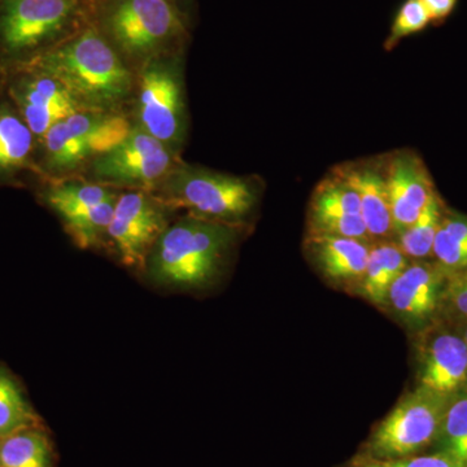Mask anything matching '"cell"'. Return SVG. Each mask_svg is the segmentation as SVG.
Instances as JSON below:
<instances>
[{"mask_svg":"<svg viewBox=\"0 0 467 467\" xmlns=\"http://www.w3.org/2000/svg\"><path fill=\"white\" fill-rule=\"evenodd\" d=\"M32 64L57 77L85 110L121 112L134 92L130 66L94 23Z\"/></svg>","mask_w":467,"mask_h":467,"instance_id":"cell-1","label":"cell"},{"mask_svg":"<svg viewBox=\"0 0 467 467\" xmlns=\"http://www.w3.org/2000/svg\"><path fill=\"white\" fill-rule=\"evenodd\" d=\"M95 0H0V77L94 23Z\"/></svg>","mask_w":467,"mask_h":467,"instance_id":"cell-2","label":"cell"},{"mask_svg":"<svg viewBox=\"0 0 467 467\" xmlns=\"http://www.w3.org/2000/svg\"><path fill=\"white\" fill-rule=\"evenodd\" d=\"M192 24L174 0H95L94 26L130 67L184 51Z\"/></svg>","mask_w":467,"mask_h":467,"instance_id":"cell-3","label":"cell"},{"mask_svg":"<svg viewBox=\"0 0 467 467\" xmlns=\"http://www.w3.org/2000/svg\"><path fill=\"white\" fill-rule=\"evenodd\" d=\"M235 226L187 216L168 226L146 261L150 281L174 288L213 281L235 242Z\"/></svg>","mask_w":467,"mask_h":467,"instance_id":"cell-4","label":"cell"},{"mask_svg":"<svg viewBox=\"0 0 467 467\" xmlns=\"http://www.w3.org/2000/svg\"><path fill=\"white\" fill-rule=\"evenodd\" d=\"M165 209H186L189 216L235 225L257 202V187L248 178L218 173L178 162L150 192Z\"/></svg>","mask_w":467,"mask_h":467,"instance_id":"cell-5","label":"cell"},{"mask_svg":"<svg viewBox=\"0 0 467 467\" xmlns=\"http://www.w3.org/2000/svg\"><path fill=\"white\" fill-rule=\"evenodd\" d=\"M131 124L122 112L79 110L52 126L36 147L41 181L72 178L101 153L121 142Z\"/></svg>","mask_w":467,"mask_h":467,"instance_id":"cell-6","label":"cell"},{"mask_svg":"<svg viewBox=\"0 0 467 467\" xmlns=\"http://www.w3.org/2000/svg\"><path fill=\"white\" fill-rule=\"evenodd\" d=\"M138 69L135 124L177 153L187 124L183 51L150 58Z\"/></svg>","mask_w":467,"mask_h":467,"instance_id":"cell-7","label":"cell"},{"mask_svg":"<svg viewBox=\"0 0 467 467\" xmlns=\"http://www.w3.org/2000/svg\"><path fill=\"white\" fill-rule=\"evenodd\" d=\"M450 399L420 386L402 396L368 438L365 459H401L434 445Z\"/></svg>","mask_w":467,"mask_h":467,"instance_id":"cell-8","label":"cell"},{"mask_svg":"<svg viewBox=\"0 0 467 467\" xmlns=\"http://www.w3.org/2000/svg\"><path fill=\"white\" fill-rule=\"evenodd\" d=\"M177 153L137 124L121 142L101 153L88 168V181L107 187L152 192L178 164Z\"/></svg>","mask_w":467,"mask_h":467,"instance_id":"cell-9","label":"cell"},{"mask_svg":"<svg viewBox=\"0 0 467 467\" xmlns=\"http://www.w3.org/2000/svg\"><path fill=\"white\" fill-rule=\"evenodd\" d=\"M38 196L63 221L81 248L94 247L109 235L119 193L88 180L42 181Z\"/></svg>","mask_w":467,"mask_h":467,"instance_id":"cell-10","label":"cell"},{"mask_svg":"<svg viewBox=\"0 0 467 467\" xmlns=\"http://www.w3.org/2000/svg\"><path fill=\"white\" fill-rule=\"evenodd\" d=\"M0 88L29 126L36 142L61 119L85 110L57 77L34 64L0 77Z\"/></svg>","mask_w":467,"mask_h":467,"instance_id":"cell-11","label":"cell"},{"mask_svg":"<svg viewBox=\"0 0 467 467\" xmlns=\"http://www.w3.org/2000/svg\"><path fill=\"white\" fill-rule=\"evenodd\" d=\"M167 209L144 190L121 193L109 229V238L128 266L146 265L147 257L167 229Z\"/></svg>","mask_w":467,"mask_h":467,"instance_id":"cell-12","label":"cell"},{"mask_svg":"<svg viewBox=\"0 0 467 467\" xmlns=\"http://www.w3.org/2000/svg\"><path fill=\"white\" fill-rule=\"evenodd\" d=\"M450 275L436 261H411L389 288L386 310L409 327L423 330L441 315Z\"/></svg>","mask_w":467,"mask_h":467,"instance_id":"cell-13","label":"cell"},{"mask_svg":"<svg viewBox=\"0 0 467 467\" xmlns=\"http://www.w3.org/2000/svg\"><path fill=\"white\" fill-rule=\"evenodd\" d=\"M418 342V384L451 395L467 382V344L450 324L434 322L420 330Z\"/></svg>","mask_w":467,"mask_h":467,"instance_id":"cell-14","label":"cell"},{"mask_svg":"<svg viewBox=\"0 0 467 467\" xmlns=\"http://www.w3.org/2000/svg\"><path fill=\"white\" fill-rule=\"evenodd\" d=\"M383 162L396 238L417 220L436 190L425 162L417 153L398 150Z\"/></svg>","mask_w":467,"mask_h":467,"instance_id":"cell-15","label":"cell"},{"mask_svg":"<svg viewBox=\"0 0 467 467\" xmlns=\"http://www.w3.org/2000/svg\"><path fill=\"white\" fill-rule=\"evenodd\" d=\"M371 244L346 236L308 234L304 248L326 281L355 292L367 269Z\"/></svg>","mask_w":467,"mask_h":467,"instance_id":"cell-16","label":"cell"},{"mask_svg":"<svg viewBox=\"0 0 467 467\" xmlns=\"http://www.w3.org/2000/svg\"><path fill=\"white\" fill-rule=\"evenodd\" d=\"M358 193L361 216L371 242L393 241L391 211L387 192L384 162H352L334 169Z\"/></svg>","mask_w":467,"mask_h":467,"instance_id":"cell-17","label":"cell"},{"mask_svg":"<svg viewBox=\"0 0 467 467\" xmlns=\"http://www.w3.org/2000/svg\"><path fill=\"white\" fill-rule=\"evenodd\" d=\"M33 131L0 88V187L20 186L24 178H38Z\"/></svg>","mask_w":467,"mask_h":467,"instance_id":"cell-18","label":"cell"},{"mask_svg":"<svg viewBox=\"0 0 467 467\" xmlns=\"http://www.w3.org/2000/svg\"><path fill=\"white\" fill-rule=\"evenodd\" d=\"M410 263L396 241L373 243L356 294L378 308L386 309L389 288Z\"/></svg>","mask_w":467,"mask_h":467,"instance_id":"cell-19","label":"cell"},{"mask_svg":"<svg viewBox=\"0 0 467 467\" xmlns=\"http://www.w3.org/2000/svg\"><path fill=\"white\" fill-rule=\"evenodd\" d=\"M361 217L358 193L339 174L326 177L310 198L308 233Z\"/></svg>","mask_w":467,"mask_h":467,"instance_id":"cell-20","label":"cell"},{"mask_svg":"<svg viewBox=\"0 0 467 467\" xmlns=\"http://www.w3.org/2000/svg\"><path fill=\"white\" fill-rule=\"evenodd\" d=\"M444 211L445 205L442 204L438 192H435L417 220L396 235V243L409 259L418 261L432 257L436 234L441 226Z\"/></svg>","mask_w":467,"mask_h":467,"instance_id":"cell-21","label":"cell"},{"mask_svg":"<svg viewBox=\"0 0 467 467\" xmlns=\"http://www.w3.org/2000/svg\"><path fill=\"white\" fill-rule=\"evenodd\" d=\"M0 467H52L50 442L34 427L0 441Z\"/></svg>","mask_w":467,"mask_h":467,"instance_id":"cell-22","label":"cell"},{"mask_svg":"<svg viewBox=\"0 0 467 467\" xmlns=\"http://www.w3.org/2000/svg\"><path fill=\"white\" fill-rule=\"evenodd\" d=\"M436 263L456 273L467 267V217L445 208L432 248Z\"/></svg>","mask_w":467,"mask_h":467,"instance_id":"cell-23","label":"cell"},{"mask_svg":"<svg viewBox=\"0 0 467 467\" xmlns=\"http://www.w3.org/2000/svg\"><path fill=\"white\" fill-rule=\"evenodd\" d=\"M436 451L451 454L467 463V382L448 402L441 432L435 441Z\"/></svg>","mask_w":467,"mask_h":467,"instance_id":"cell-24","label":"cell"},{"mask_svg":"<svg viewBox=\"0 0 467 467\" xmlns=\"http://www.w3.org/2000/svg\"><path fill=\"white\" fill-rule=\"evenodd\" d=\"M36 420L20 387L0 368V438L34 427Z\"/></svg>","mask_w":467,"mask_h":467,"instance_id":"cell-25","label":"cell"},{"mask_svg":"<svg viewBox=\"0 0 467 467\" xmlns=\"http://www.w3.org/2000/svg\"><path fill=\"white\" fill-rule=\"evenodd\" d=\"M430 24L431 18L422 0H405L393 18L389 36L384 41V50L392 51L402 39L423 32Z\"/></svg>","mask_w":467,"mask_h":467,"instance_id":"cell-26","label":"cell"},{"mask_svg":"<svg viewBox=\"0 0 467 467\" xmlns=\"http://www.w3.org/2000/svg\"><path fill=\"white\" fill-rule=\"evenodd\" d=\"M439 316L451 326L467 325V267L448 276Z\"/></svg>","mask_w":467,"mask_h":467,"instance_id":"cell-27","label":"cell"},{"mask_svg":"<svg viewBox=\"0 0 467 467\" xmlns=\"http://www.w3.org/2000/svg\"><path fill=\"white\" fill-rule=\"evenodd\" d=\"M349 467H466L465 463L454 459L451 454L435 451L425 456L401 457V459L374 460L361 457Z\"/></svg>","mask_w":467,"mask_h":467,"instance_id":"cell-28","label":"cell"},{"mask_svg":"<svg viewBox=\"0 0 467 467\" xmlns=\"http://www.w3.org/2000/svg\"><path fill=\"white\" fill-rule=\"evenodd\" d=\"M460 0H422L432 26H441L453 14Z\"/></svg>","mask_w":467,"mask_h":467,"instance_id":"cell-29","label":"cell"},{"mask_svg":"<svg viewBox=\"0 0 467 467\" xmlns=\"http://www.w3.org/2000/svg\"><path fill=\"white\" fill-rule=\"evenodd\" d=\"M175 3H177L178 5H180V8L182 9L184 14L187 15L190 18H192V21L193 20V16H195V0H174Z\"/></svg>","mask_w":467,"mask_h":467,"instance_id":"cell-30","label":"cell"},{"mask_svg":"<svg viewBox=\"0 0 467 467\" xmlns=\"http://www.w3.org/2000/svg\"><path fill=\"white\" fill-rule=\"evenodd\" d=\"M461 333H462L463 335V339H465V342L467 344V325L466 326H463L462 327V331H461Z\"/></svg>","mask_w":467,"mask_h":467,"instance_id":"cell-31","label":"cell"},{"mask_svg":"<svg viewBox=\"0 0 467 467\" xmlns=\"http://www.w3.org/2000/svg\"><path fill=\"white\" fill-rule=\"evenodd\" d=\"M0 441H2V438H0Z\"/></svg>","mask_w":467,"mask_h":467,"instance_id":"cell-32","label":"cell"},{"mask_svg":"<svg viewBox=\"0 0 467 467\" xmlns=\"http://www.w3.org/2000/svg\"><path fill=\"white\" fill-rule=\"evenodd\" d=\"M466 467H467V463H466Z\"/></svg>","mask_w":467,"mask_h":467,"instance_id":"cell-33","label":"cell"}]
</instances>
